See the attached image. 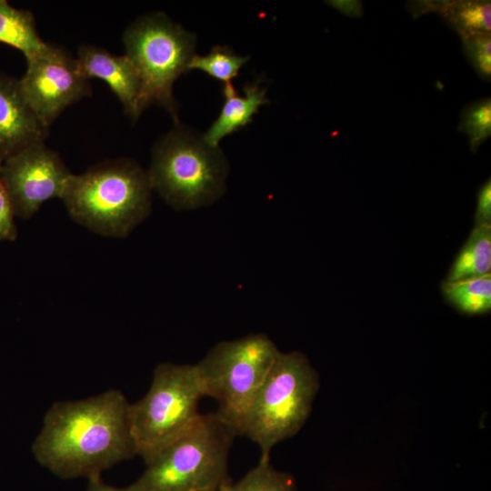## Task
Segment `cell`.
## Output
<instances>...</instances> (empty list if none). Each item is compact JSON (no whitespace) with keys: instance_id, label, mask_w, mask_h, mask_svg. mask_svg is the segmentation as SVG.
Segmentation results:
<instances>
[{"instance_id":"6da1fadb","label":"cell","mask_w":491,"mask_h":491,"mask_svg":"<svg viewBox=\"0 0 491 491\" xmlns=\"http://www.w3.org/2000/svg\"><path fill=\"white\" fill-rule=\"evenodd\" d=\"M130 404L117 389L54 403L32 444L35 459L59 478L88 479L136 456Z\"/></svg>"},{"instance_id":"7a4b0ae2","label":"cell","mask_w":491,"mask_h":491,"mask_svg":"<svg viewBox=\"0 0 491 491\" xmlns=\"http://www.w3.org/2000/svg\"><path fill=\"white\" fill-rule=\"evenodd\" d=\"M152 191L147 171L123 157L73 175L61 199L78 224L104 236L123 238L148 216Z\"/></svg>"},{"instance_id":"3957f363","label":"cell","mask_w":491,"mask_h":491,"mask_svg":"<svg viewBox=\"0 0 491 491\" xmlns=\"http://www.w3.org/2000/svg\"><path fill=\"white\" fill-rule=\"evenodd\" d=\"M228 174L219 146L179 122L155 144L147 171L152 190L175 210L217 201L225 192Z\"/></svg>"},{"instance_id":"277c9868","label":"cell","mask_w":491,"mask_h":491,"mask_svg":"<svg viewBox=\"0 0 491 491\" xmlns=\"http://www.w3.org/2000/svg\"><path fill=\"white\" fill-rule=\"evenodd\" d=\"M236 431L217 413L194 425L161 450L132 486L136 491H219L231 482L228 455Z\"/></svg>"},{"instance_id":"5b68a950","label":"cell","mask_w":491,"mask_h":491,"mask_svg":"<svg viewBox=\"0 0 491 491\" xmlns=\"http://www.w3.org/2000/svg\"><path fill=\"white\" fill-rule=\"evenodd\" d=\"M319 376L299 351L280 352L256 393L239 429L270 456L278 443L294 436L306 422L319 389Z\"/></svg>"},{"instance_id":"8992f818","label":"cell","mask_w":491,"mask_h":491,"mask_svg":"<svg viewBox=\"0 0 491 491\" xmlns=\"http://www.w3.org/2000/svg\"><path fill=\"white\" fill-rule=\"evenodd\" d=\"M125 55L136 68L141 92L138 116L149 106L164 107L177 119L173 95L175 80L188 71L195 48V34L174 23L166 15L155 12L130 24L123 35Z\"/></svg>"},{"instance_id":"52a82bcc","label":"cell","mask_w":491,"mask_h":491,"mask_svg":"<svg viewBox=\"0 0 491 491\" xmlns=\"http://www.w3.org/2000/svg\"><path fill=\"white\" fill-rule=\"evenodd\" d=\"M202 397L195 365L159 364L146 394L129 407L136 456L146 464L185 433L201 415Z\"/></svg>"},{"instance_id":"ba28073f","label":"cell","mask_w":491,"mask_h":491,"mask_svg":"<svg viewBox=\"0 0 491 491\" xmlns=\"http://www.w3.org/2000/svg\"><path fill=\"white\" fill-rule=\"evenodd\" d=\"M280 351L265 334L223 341L195 366L203 396L218 404L217 415L239 435L246 413Z\"/></svg>"},{"instance_id":"9c48e42d","label":"cell","mask_w":491,"mask_h":491,"mask_svg":"<svg viewBox=\"0 0 491 491\" xmlns=\"http://www.w3.org/2000/svg\"><path fill=\"white\" fill-rule=\"evenodd\" d=\"M18 84L26 103L46 128L65 108L92 94L76 57L48 43L26 59V70Z\"/></svg>"},{"instance_id":"30bf717a","label":"cell","mask_w":491,"mask_h":491,"mask_svg":"<svg viewBox=\"0 0 491 491\" xmlns=\"http://www.w3.org/2000/svg\"><path fill=\"white\" fill-rule=\"evenodd\" d=\"M73 175L45 143L27 146L0 165L15 216L23 219L32 217L45 202L62 198Z\"/></svg>"},{"instance_id":"8fae6325","label":"cell","mask_w":491,"mask_h":491,"mask_svg":"<svg viewBox=\"0 0 491 491\" xmlns=\"http://www.w3.org/2000/svg\"><path fill=\"white\" fill-rule=\"evenodd\" d=\"M46 128L24 98L18 80L0 72V165L36 143H45Z\"/></svg>"},{"instance_id":"7c38bea8","label":"cell","mask_w":491,"mask_h":491,"mask_svg":"<svg viewBox=\"0 0 491 491\" xmlns=\"http://www.w3.org/2000/svg\"><path fill=\"white\" fill-rule=\"evenodd\" d=\"M76 60L86 78L105 81L121 102L125 113L137 120L141 81L125 55H115L100 46L83 45L78 48Z\"/></svg>"},{"instance_id":"4fadbf2b","label":"cell","mask_w":491,"mask_h":491,"mask_svg":"<svg viewBox=\"0 0 491 491\" xmlns=\"http://www.w3.org/2000/svg\"><path fill=\"white\" fill-rule=\"evenodd\" d=\"M243 91L244 95H240L232 84L223 85L225 101L220 114L203 135L208 144L218 146L221 139L251 123L259 108L269 103L266 88L257 81L246 84Z\"/></svg>"},{"instance_id":"5bb4252c","label":"cell","mask_w":491,"mask_h":491,"mask_svg":"<svg viewBox=\"0 0 491 491\" xmlns=\"http://www.w3.org/2000/svg\"><path fill=\"white\" fill-rule=\"evenodd\" d=\"M491 224L476 225L457 254L446 281H456L490 274Z\"/></svg>"},{"instance_id":"9a60e30c","label":"cell","mask_w":491,"mask_h":491,"mask_svg":"<svg viewBox=\"0 0 491 491\" xmlns=\"http://www.w3.org/2000/svg\"><path fill=\"white\" fill-rule=\"evenodd\" d=\"M0 42L20 50L25 59L39 53L46 45L38 35L33 14L0 0Z\"/></svg>"},{"instance_id":"2e32d148","label":"cell","mask_w":491,"mask_h":491,"mask_svg":"<svg viewBox=\"0 0 491 491\" xmlns=\"http://www.w3.org/2000/svg\"><path fill=\"white\" fill-rule=\"evenodd\" d=\"M442 292L453 306L464 314L479 315L491 309V275L444 281Z\"/></svg>"},{"instance_id":"e0dca14e","label":"cell","mask_w":491,"mask_h":491,"mask_svg":"<svg viewBox=\"0 0 491 491\" xmlns=\"http://www.w3.org/2000/svg\"><path fill=\"white\" fill-rule=\"evenodd\" d=\"M438 14L459 35L491 29L490 1H445Z\"/></svg>"},{"instance_id":"ac0fdd59","label":"cell","mask_w":491,"mask_h":491,"mask_svg":"<svg viewBox=\"0 0 491 491\" xmlns=\"http://www.w3.org/2000/svg\"><path fill=\"white\" fill-rule=\"evenodd\" d=\"M296 478L289 473L276 469L269 456H261L258 464L241 479L232 481L219 491H295Z\"/></svg>"},{"instance_id":"d6986e66","label":"cell","mask_w":491,"mask_h":491,"mask_svg":"<svg viewBox=\"0 0 491 491\" xmlns=\"http://www.w3.org/2000/svg\"><path fill=\"white\" fill-rule=\"evenodd\" d=\"M248 59L249 56H241L228 46L215 45L205 55H195L189 63L188 71L192 69L203 71L227 85L232 84V80Z\"/></svg>"},{"instance_id":"ffe728a7","label":"cell","mask_w":491,"mask_h":491,"mask_svg":"<svg viewBox=\"0 0 491 491\" xmlns=\"http://www.w3.org/2000/svg\"><path fill=\"white\" fill-rule=\"evenodd\" d=\"M458 130L469 142L470 150L476 153L491 135V100L489 97L466 104L460 114Z\"/></svg>"},{"instance_id":"44dd1931","label":"cell","mask_w":491,"mask_h":491,"mask_svg":"<svg viewBox=\"0 0 491 491\" xmlns=\"http://www.w3.org/2000/svg\"><path fill=\"white\" fill-rule=\"evenodd\" d=\"M465 55L473 69L486 82L491 76L490 32H472L460 35Z\"/></svg>"},{"instance_id":"7402d4cb","label":"cell","mask_w":491,"mask_h":491,"mask_svg":"<svg viewBox=\"0 0 491 491\" xmlns=\"http://www.w3.org/2000/svg\"><path fill=\"white\" fill-rule=\"evenodd\" d=\"M15 216L10 196L0 178V241H13L16 238L17 229Z\"/></svg>"},{"instance_id":"603a6c76","label":"cell","mask_w":491,"mask_h":491,"mask_svg":"<svg viewBox=\"0 0 491 491\" xmlns=\"http://www.w3.org/2000/svg\"><path fill=\"white\" fill-rule=\"evenodd\" d=\"M476 225L491 222V180H486L479 188L475 214Z\"/></svg>"},{"instance_id":"cb8c5ba5","label":"cell","mask_w":491,"mask_h":491,"mask_svg":"<svg viewBox=\"0 0 491 491\" xmlns=\"http://www.w3.org/2000/svg\"><path fill=\"white\" fill-rule=\"evenodd\" d=\"M326 3L347 16L360 17L363 15V4L361 1L333 0Z\"/></svg>"},{"instance_id":"d4e9b609","label":"cell","mask_w":491,"mask_h":491,"mask_svg":"<svg viewBox=\"0 0 491 491\" xmlns=\"http://www.w3.org/2000/svg\"><path fill=\"white\" fill-rule=\"evenodd\" d=\"M85 491H136V489L132 484L123 488L115 487L105 483L102 480L101 476H97L88 478Z\"/></svg>"},{"instance_id":"484cf974","label":"cell","mask_w":491,"mask_h":491,"mask_svg":"<svg viewBox=\"0 0 491 491\" xmlns=\"http://www.w3.org/2000/svg\"><path fill=\"white\" fill-rule=\"evenodd\" d=\"M206 491H214V490H206Z\"/></svg>"}]
</instances>
